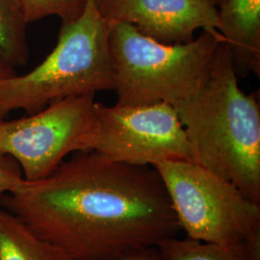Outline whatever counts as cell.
Wrapping results in <instances>:
<instances>
[{
    "mask_svg": "<svg viewBox=\"0 0 260 260\" xmlns=\"http://www.w3.org/2000/svg\"><path fill=\"white\" fill-rule=\"evenodd\" d=\"M5 209L72 260H120L177 236L156 169L78 151L47 177L0 198Z\"/></svg>",
    "mask_w": 260,
    "mask_h": 260,
    "instance_id": "obj_1",
    "label": "cell"
},
{
    "mask_svg": "<svg viewBox=\"0 0 260 260\" xmlns=\"http://www.w3.org/2000/svg\"><path fill=\"white\" fill-rule=\"evenodd\" d=\"M193 162L232 182L260 205V105L238 85L222 41L200 92L176 106Z\"/></svg>",
    "mask_w": 260,
    "mask_h": 260,
    "instance_id": "obj_2",
    "label": "cell"
},
{
    "mask_svg": "<svg viewBox=\"0 0 260 260\" xmlns=\"http://www.w3.org/2000/svg\"><path fill=\"white\" fill-rule=\"evenodd\" d=\"M110 31L98 8L87 2L78 19L62 22L55 47L40 65L0 80V118L16 109L34 114L66 98L114 90Z\"/></svg>",
    "mask_w": 260,
    "mask_h": 260,
    "instance_id": "obj_3",
    "label": "cell"
},
{
    "mask_svg": "<svg viewBox=\"0 0 260 260\" xmlns=\"http://www.w3.org/2000/svg\"><path fill=\"white\" fill-rule=\"evenodd\" d=\"M222 41L219 31L210 28L191 42L166 45L128 23L112 24L109 46L117 104L176 106L190 100L206 82Z\"/></svg>",
    "mask_w": 260,
    "mask_h": 260,
    "instance_id": "obj_4",
    "label": "cell"
},
{
    "mask_svg": "<svg viewBox=\"0 0 260 260\" xmlns=\"http://www.w3.org/2000/svg\"><path fill=\"white\" fill-rule=\"evenodd\" d=\"M155 168L186 237L238 246L260 230V205L232 182L192 161H165Z\"/></svg>",
    "mask_w": 260,
    "mask_h": 260,
    "instance_id": "obj_5",
    "label": "cell"
},
{
    "mask_svg": "<svg viewBox=\"0 0 260 260\" xmlns=\"http://www.w3.org/2000/svg\"><path fill=\"white\" fill-rule=\"evenodd\" d=\"M94 94L70 96L28 117L0 119V157L19 162L24 180L49 176L65 158L91 150Z\"/></svg>",
    "mask_w": 260,
    "mask_h": 260,
    "instance_id": "obj_6",
    "label": "cell"
},
{
    "mask_svg": "<svg viewBox=\"0 0 260 260\" xmlns=\"http://www.w3.org/2000/svg\"><path fill=\"white\" fill-rule=\"evenodd\" d=\"M91 150L133 165L192 161L185 130L169 103L105 106L93 104Z\"/></svg>",
    "mask_w": 260,
    "mask_h": 260,
    "instance_id": "obj_7",
    "label": "cell"
},
{
    "mask_svg": "<svg viewBox=\"0 0 260 260\" xmlns=\"http://www.w3.org/2000/svg\"><path fill=\"white\" fill-rule=\"evenodd\" d=\"M110 25L128 23L166 45L193 41L198 29L218 27L217 8L205 0H96Z\"/></svg>",
    "mask_w": 260,
    "mask_h": 260,
    "instance_id": "obj_8",
    "label": "cell"
},
{
    "mask_svg": "<svg viewBox=\"0 0 260 260\" xmlns=\"http://www.w3.org/2000/svg\"><path fill=\"white\" fill-rule=\"evenodd\" d=\"M218 27L238 77L260 75V0H223Z\"/></svg>",
    "mask_w": 260,
    "mask_h": 260,
    "instance_id": "obj_9",
    "label": "cell"
},
{
    "mask_svg": "<svg viewBox=\"0 0 260 260\" xmlns=\"http://www.w3.org/2000/svg\"><path fill=\"white\" fill-rule=\"evenodd\" d=\"M0 260H72L34 233L18 216L0 208Z\"/></svg>",
    "mask_w": 260,
    "mask_h": 260,
    "instance_id": "obj_10",
    "label": "cell"
},
{
    "mask_svg": "<svg viewBox=\"0 0 260 260\" xmlns=\"http://www.w3.org/2000/svg\"><path fill=\"white\" fill-rule=\"evenodd\" d=\"M27 24L22 0H0V59L12 69L27 64Z\"/></svg>",
    "mask_w": 260,
    "mask_h": 260,
    "instance_id": "obj_11",
    "label": "cell"
},
{
    "mask_svg": "<svg viewBox=\"0 0 260 260\" xmlns=\"http://www.w3.org/2000/svg\"><path fill=\"white\" fill-rule=\"evenodd\" d=\"M164 260H241L238 246H222L191 238H168L157 247Z\"/></svg>",
    "mask_w": 260,
    "mask_h": 260,
    "instance_id": "obj_12",
    "label": "cell"
},
{
    "mask_svg": "<svg viewBox=\"0 0 260 260\" xmlns=\"http://www.w3.org/2000/svg\"><path fill=\"white\" fill-rule=\"evenodd\" d=\"M22 3L28 23L50 16L69 22L81 16L87 0H22Z\"/></svg>",
    "mask_w": 260,
    "mask_h": 260,
    "instance_id": "obj_13",
    "label": "cell"
},
{
    "mask_svg": "<svg viewBox=\"0 0 260 260\" xmlns=\"http://www.w3.org/2000/svg\"><path fill=\"white\" fill-rule=\"evenodd\" d=\"M24 183L25 180L19 171L10 165L5 157H0V198L19 190Z\"/></svg>",
    "mask_w": 260,
    "mask_h": 260,
    "instance_id": "obj_14",
    "label": "cell"
},
{
    "mask_svg": "<svg viewBox=\"0 0 260 260\" xmlns=\"http://www.w3.org/2000/svg\"><path fill=\"white\" fill-rule=\"evenodd\" d=\"M239 248L241 260H260V230L242 242Z\"/></svg>",
    "mask_w": 260,
    "mask_h": 260,
    "instance_id": "obj_15",
    "label": "cell"
},
{
    "mask_svg": "<svg viewBox=\"0 0 260 260\" xmlns=\"http://www.w3.org/2000/svg\"><path fill=\"white\" fill-rule=\"evenodd\" d=\"M120 260H164L157 247L132 253Z\"/></svg>",
    "mask_w": 260,
    "mask_h": 260,
    "instance_id": "obj_16",
    "label": "cell"
},
{
    "mask_svg": "<svg viewBox=\"0 0 260 260\" xmlns=\"http://www.w3.org/2000/svg\"><path fill=\"white\" fill-rule=\"evenodd\" d=\"M16 75L14 69L10 68L9 66L6 65L1 59H0V80L9 78Z\"/></svg>",
    "mask_w": 260,
    "mask_h": 260,
    "instance_id": "obj_17",
    "label": "cell"
},
{
    "mask_svg": "<svg viewBox=\"0 0 260 260\" xmlns=\"http://www.w3.org/2000/svg\"><path fill=\"white\" fill-rule=\"evenodd\" d=\"M205 1H207L211 5H213L216 8H218V6L223 2V0H205Z\"/></svg>",
    "mask_w": 260,
    "mask_h": 260,
    "instance_id": "obj_18",
    "label": "cell"
},
{
    "mask_svg": "<svg viewBox=\"0 0 260 260\" xmlns=\"http://www.w3.org/2000/svg\"><path fill=\"white\" fill-rule=\"evenodd\" d=\"M87 2L92 3V4H93V5L96 7V0H87Z\"/></svg>",
    "mask_w": 260,
    "mask_h": 260,
    "instance_id": "obj_19",
    "label": "cell"
},
{
    "mask_svg": "<svg viewBox=\"0 0 260 260\" xmlns=\"http://www.w3.org/2000/svg\"><path fill=\"white\" fill-rule=\"evenodd\" d=\"M0 119H1V118H0Z\"/></svg>",
    "mask_w": 260,
    "mask_h": 260,
    "instance_id": "obj_20",
    "label": "cell"
}]
</instances>
